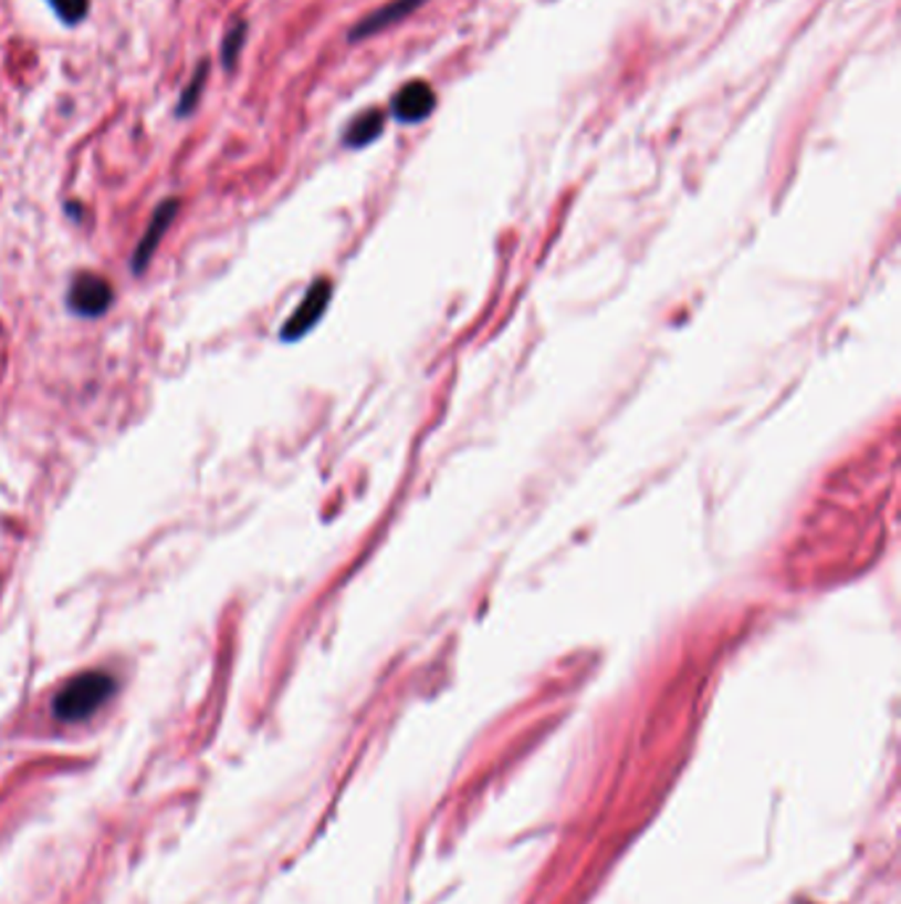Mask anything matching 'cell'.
I'll return each instance as SVG.
<instances>
[{
    "mask_svg": "<svg viewBox=\"0 0 901 904\" xmlns=\"http://www.w3.org/2000/svg\"><path fill=\"white\" fill-rule=\"evenodd\" d=\"M328 297H331L328 281H315V285L307 291V297L302 299V304L296 308L294 315H291L286 325H283V333H281L283 342H296V339H302L304 333L313 329L325 312Z\"/></svg>",
    "mask_w": 901,
    "mask_h": 904,
    "instance_id": "cell-4",
    "label": "cell"
},
{
    "mask_svg": "<svg viewBox=\"0 0 901 904\" xmlns=\"http://www.w3.org/2000/svg\"><path fill=\"white\" fill-rule=\"evenodd\" d=\"M114 690H117V683H114L112 675H106V672H83L56 693L53 714L61 723H83L114 696Z\"/></svg>",
    "mask_w": 901,
    "mask_h": 904,
    "instance_id": "cell-1",
    "label": "cell"
},
{
    "mask_svg": "<svg viewBox=\"0 0 901 904\" xmlns=\"http://www.w3.org/2000/svg\"><path fill=\"white\" fill-rule=\"evenodd\" d=\"M114 302V289L112 283L106 281L104 276L96 273H80L70 285V297H66V304H70L72 312L83 318H98L112 308Z\"/></svg>",
    "mask_w": 901,
    "mask_h": 904,
    "instance_id": "cell-2",
    "label": "cell"
},
{
    "mask_svg": "<svg viewBox=\"0 0 901 904\" xmlns=\"http://www.w3.org/2000/svg\"><path fill=\"white\" fill-rule=\"evenodd\" d=\"M423 3H426V0H391V3L381 6L378 11L368 13V17H365L363 22L349 32V43H360V40L376 35V32L386 30V27L399 24L402 19H408L410 13L416 11L418 6H423Z\"/></svg>",
    "mask_w": 901,
    "mask_h": 904,
    "instance_id": "cell-6",
    "label": "cell"
},
{
    "mask_svg": "<svg viewBox=\"0 0 901 904\" xmlns=\"http://www.w3.org/2000/svg\"><path fill=\"white\" fill-rule=\"evenodd\" d=\"M51 6V11L56 13L64 24H80L91 11V0H45Z\"/></svg>",
    "mask_w": 901,
    "mask_h": 904,
    "instance_id": "cell-10",
    "label": "cell"
},
{
    "mask_svg": "<svg viewBox=\"0 0 901 904\" xmlns=\"http://www.w3.org/2000/svg\"><path fill=\"white\" fill-rule=\"evenodd\" d=\"M207 77H209V61H201V64L196 66L193 77L188 80L186 91L180 93L178 106H175V117L182 120V117H188V114L196 112V106H199V101H201V93H205Z\"/></svg>",
    "mask_w": 901,
    "mask_h": 904,
    "instance_id": "cell-8",
    "label": "cell"
},
{
    "mask_svg": "<svg viewBox=\"0 0 901 904\" xmlns=\"http://www.w3.org/2000/svg\"><path fill=\"white\" fill-rule=\"evenodd\" d=\"M381 133H384V114L373 108V112H365L357 120H352L347 133H344V146L363 148V146H368V143L376 141Z\"/></svg>",
    "mask_w": 901,
    "mask_h": 904,
    "instance_id": "cell-7",
    "label": "cell"
},
{
    "mask_svg": "<svg viewBox=\"0 0 901 904\" xmlns=\"http://www.w3.org/2000/svg\"><path fill=\"white\" fill-rule=\"evenodd\" d=\"M433 104H437V95H433L431 85L416 80V83L399 87L395 101H391V112L399 122H421L433 112Z\"/></svg>",
    "mask_w": 901,
    "mask_h": 904,
    "instance_id": "cell-5",
    "label": "cell"
},
{
    "mask_svg": "<svg viewBox=\"0 0 901 904\" xmlns=\"http://www.w3.org/2000/svg\"><path fill=\"white\" fill-rule=\"evenodd\" d=\"M243 40H247V22H235L228 30V35H226V40H222V48H220V61H222V70H226V72H233V66L239 64V56L243 51Z\"/></svg>",
    "mask_w": 901,
    "mask_h": 904,
    "instance_id": "cell-9",
    "label": "cell"
},
{
    "mask_svg": "<svg viewBox=\"0 0 901 904\" xmlns=\"http://www.w3.org/2000/svg\"><path fill=\"white\" fill-rule=\"evenodd\" d=\"M178 209H180V201H178V199L161 201L159 207L154 209V217H151V222H148L144 238H140L138 247H135V251H133V262H130V264H133V273L140 276V273H144V270L148 268V262H151L154 251H157L159 241H161V238H165L167 228L172 226V220H175V215H178Z\"/></svg>",
    "mask_w": 901,
    "mask_h": 904,
    "instance_id": "cell-3",
    "label": "cell"
}]
</instances>
